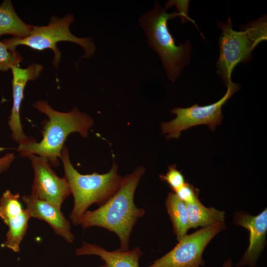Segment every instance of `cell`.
<instances>
[{"label": "cell", "instance_id": "obj_1", "mask_svg": "<svg viewBox=\"0 0 267 267\" xmlns=\"http://www.w3.org/2000/svg\"><path fill=\"white\" fill-rule=\"evenodd\" d=\"M145 172L144 167L138 166L124 176L118 191L97 209L88 210L81 217L79 225L83 229L98 226L112 232L120 241L118 250H129L134 227L145 214L144 210L136 206L134 201L135 192Z\"/></svg>", "mask_w": 267, "mask_h": 267}, {"label": "cell", "instance_id": "obj_2", "mask_svg": "<svg viewBox=\"0 0 267 267\" xmlns=\"http://www.w3.org/2000/svg\"><path fill=\"white\" fill-rule=\"evenodd\" d=\"M33 106L48 119L43 123L42 139L40 142L35 140L19 145L14 149L22 157L30 155L46 157L51 165L57 167L67 136L72 133H78L83 137H87L93 125V120L75 107L70 112H62L53 109L44 100L36 101Z\"/></svg>", "mask_w": 267, "mask_h": 267}, {"label": "cell", "instance_id": "obj_3", "mask_svg": "<svg viewBox=\"0 0 267 267\" xmlns=\"http://www.w3.org/2000/svg\"><path fill=\"white\" fill-rule=\"evenodd\" d=\"M60 159L64 168V177L74 200L70 219L74 225H79L81 217L91 205H103L118 191L124 177L118 173V165L114 161L107 173H80L72 164L68 149L65 145L61 152Z\"/></svg>", "mask_w": 267, "mask_h": 267}, {"label": "cell", "instance_id": "obj_4", "mask_svg": "<svg viewBox=\"0 0 267 267\" xmlns=\"http://www.w3.org/2000/svg\"><path fill=\"white\" fill-rule=\"evenodd\" d=\"M177 16H181L179 12L168 13L156 1L153 8L139 19L149 45L157 53L168 78L172 81L179 77L183 68L189 62L191 49L189 41L176 45L169 31L168 21Z\"/></svg>", "mask_w": 267, "mask_h": 267}, {"label": "cell", "instance_id": "obj_5", "mask_svg": "<svg viewBox=\"0 0 267 267\" xmlns=\"http://www.w3.org/2000/svg\"><path fill=\"white\" fill-rule=\"evenodd\" d=\"M266 15L239 27L240 31L232 29L230 17L224 22H218L222 30L219 38L220 54L216 63L217 73L227 86L231 75L239 63L249 61L255 47L267 38Z\"/></svg>", "mask_w": 267, "mask_h": 267}, {"label": "cell", "instance_id": "obj_6", "mask_svg": "<svg viewBox=\"0 0 267 267\" xmlns=\"http://www.w3.org/2000/svg\"><path fill=\"white\" fill-rule=\"evenodd\" d=\"M74 17L68 13L62 18L56 16L50 17L46 26H33L30 35L27 38H12L5 39L3 42L11 49H16L18 45H25L37 50L51 49L54 53L52 59L53 66L57 68L61 58V53L57 47L60 42H70L82 46L85 52L84 58L92 56L96 47L90 38H80L73 34L70 30V25L74 21Z\"/></svg>", "mask_w": 267, "mask_h": 267}, {"label": "cell", "instance_id": "obj_7", "mask_svg": "<svg viewBox=\"0 0 267 267\" xmlns=\"http://www.w3.org/2000/svg\"><path fill=\"white\" fill-rule=\"evenodd\" d=\"M227 87L224 96L214 103L203 106L194 104L189 107L173 109L171 112L176 115V118L161 124L163 133L167 134L166 138H177L183 131L197 125H207L210 129L214 130L220 125L223 117L222 106L240 88L239 84L231 81Z\"/></svg>", "mask_w": 267, "mask_h": 267}, {"label": "cell", "instance_id": "obj_8", "mask_svg": "<svg viewBox=\"0 0 267 267\" xmlns=\"http://www.w3.org/2000/svg\"><path fill=\"white\" fill-rule=\"evenodd\" d=\"M224 228L223 223L186 234L171 251L144 267H200L204 264L202 254L205 247Z\"/></svg>", "mask_w": 267, "mask_h": 267}, {"label": "cell", "instance_id": "obj_9", "mask_svg": "<svg viewBox=\"0 0 267 267\" xmlns=\"http://www.w3.org/2000/svg\"><path fill=\"white\" fill-rule=\"evenodd\" d=\"M34 178L31 195L52 203L59 208L71 194L64 177L58 176L52 169L48 160L44 157L30 155Z\"/></svg>", "mask_w": 267, "mask_h": 267}, {"label": "cell", "instance_id": "obj_10", "mask_svg": "<svg viewBox=\"0 0 267 267\" xmlns=\"http://www.w3.org/2000/svg\"><path fill=\"white\" fill-rule=\"evenodd\" d=\"M43 69V66L38 63H33L26 68L13 66L10 69L12 74L13 103L8 124L12 138L19 145L36 140L33 137L27 136L24 134L21 123L20 110L27 83L37 79Z\"/></svg>", "mask_w": 267, "mask_h": 267}, {"label": "cell", "instance_id": "obj_11", "mask_svg": "<svg viewBox=\"0 0 267 267\" xmlns=\"http://www.w3.org/2000/svg\"><path fill=\"white\" fill-rule=\"evenodd\" d=\"M21 201L25 205L31 218L46 222L54 232L68 243H73L75 236L71 231L70 223L61 209L49 202L24 195Z\"/></svg>", "mask_w": 267, "mask_h": 267}, {"label": "cell", "instance_id": "obj_12", "mask_svg": "<svg viewBox=\"0 0 267 267\" xmlns=\"http://www.w3.org/2000/svg\"><path fill=\"white\" fill-rule=\"evenodd\" d=\"M236 224L249 231V247L238 265L255 267L259 256L264 248L267 232V210L265 209L257 216L238 213L234 217Z\"/></svg>", "mask_w": 267, "mask_h": 267}, {"label": "cell", "instance_id": "obj_13", "mask_svg": "<svg viewBox=\"0 0 267 267\" xmlns=\"http://www.w3.org/2000/svg\"><path fill=\"white\" fill-rule=\"evenodd\" d=\"M77 256L94 255L104 262L99 267H139V261L142 255L141 249L135 247L126 251L118 249L109 251L97 245L83 242L76 250Z\"/></svg>", "mask_w": 267, "mask_h": 267}, {"label": "cell", "instance_id": "obj_14", "mask_svg": "<svg viewBox=\"0 0 267 267\" xmlns=\"http://www.w3.org/2000/svg\"><path fill=\"white\" fill-rule=\"evenodd\" d=\"M33 25L24 22L19 17L11 0H4L0 4V38L11 35L14 38L23 39L31 34Z\"/></svg>", "mask_w": 267, "mask_h": 267}, {"label": "cell", "instance_id": "obj_15", "mask_svg": "<svg viewBox=\"0 0 267 267\" xmlns=\"http://www.w3.org/2000/svg\"><path fill=\"white\" fill-rule=\"evenodd\" d=\"M186 205L190 228L207 227L223 223L224 221V212L213 207H206L200 201Z\"/></svg>", "mask_w": 267, "mask_h": 267}, {"label": "cell", "instance_id": "obj_16", "mask_svg": "<svg viewBox=\"0 0 267 267\" xmlns=\"http://www.w3.org/2000/svg\"><path fill=\"white\" fill-rule=\"evenodd\" d=\"M165 207L178 241L187 234L190 228L186 204L174 192H169L165 200Z\"/></svg>", "mask_w": 267, "mask_h": 267}, {"label": "cell", "instance_id": "obj_17", "mask_svg": "<svg viewBox=\"0 0 267 267\" xmlns=\"http://www.w3.org/2000/svg\"><path fill=\"white\" fill-rule=\"evenodd\" d=\"M28 211L24 209L19 215L9 219L4 223L8 227L5 239L1 247L6 248L15 253L20 250L21 243L26 234L28 222L31 219Z\"/></svg>", "mask_w": 267, "mask_h": 267}, {"label": "cell", "instance_id": "obj_18", "mask_svg": "<svg viewBox=\"0 0 267 267\" xmlns=\"http://www.w3.org/2000/svg\"><path fill=\"white\" fill-rule=\"evenodd\" d=\"M20 194L6 189L0 197V219L4 223L21 214L24 210Z\"/></svg>", "mask_w": 267, "mask_h": 267}, {"label": "cell", "instance_id": "obj_19", "mask_svg": "<svg viewBox=\"0 0 267 267\" xmlns=\"http://www.w3.org/2000/svg\"><path fill=\"white\" fill-rule=\"evenodd\" d=\"M23 60L22 56L16 49L9 48L0 41V71L6 72L13 66H18Z\"/></svg>", "mask_w": 267, "mask_h": 267}, {"label": "cell", "instance_id": "obj_20", "mask_svg": "<svg viewBox=\"0 0 267 267\" xmlns=\"http://www.w3.org/2000/svg\"><path fill=\"white\" fill-rule=\"evenodd\" d=\"M159 178L171 187L173 192L180 188L186 182L183 175L175 165L169 166L167 172L165 175H160Z\"/></svg>", "mask_w": 267, "mask_h": 267}, {"label": "cell", "instance_id": "obj_21", "mask_svg": "<svg viewBox=\"0 0 267 267\" xmlns=\"http://www.w3.org/2000/svg\"><path fill=\"white\" fill-rule=\"evenodd\" d=\"M173 192L185 204H192L199 201L198 189L187 182H185L182 186Z\"/></svg>", "mask_w": 267, "mask_h": 267}, {"label": "cell", "instance_id": "obj_22", "mask_svg": "<svg viewBox=\"0 0 267 267\" xmlns=\"http://www.w3.org/2000/svg\"><path fill=\"white\" fill-rule=\"evenodd\" d=\"M13 153H8L0 158V175L7 171L15 159Z\"/></svg>", "mask_w": 267, "mask_h": 267}, {"label": "cell", "instance_id": "obj_23", "mask_svg": "<svg viewBox=\"0 0 267 267\" xmlns=\"http://www.w3.org/2000/svg\"><path fill=\"white\" fill-rule=\"evenodd\" d=\"M231 266H232L231 261L229 259L224 263L222 267H231Z\"/></svg>", "mask_w": 267, "mask_h": 267}]
</instances>
